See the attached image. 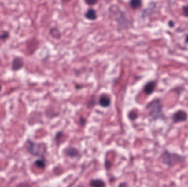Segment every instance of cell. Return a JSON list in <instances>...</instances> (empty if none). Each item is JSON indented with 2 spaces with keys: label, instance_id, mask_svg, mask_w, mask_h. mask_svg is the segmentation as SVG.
Masks as SVG:
<instances>
[{
  "label": "cell",
  "instance_id": "cell-1",
  "mask_svg": "<svg viewBox=\"0 0 188 187\" xmlns=\"http://www.w3.org/2000/svg\"><path fill=\"white\" fill-rule=\"evenodd\" d=\"M146 109L149 111V115L153 121L165 120L166 117L164 113V106L160 98H156L147 104Z\"/></svg>",
  "mask_w": 188,
  "mask_h": 187
},
{
  "label": "cell",
  "instance_id": "cell-2",
  "mask_svg": "<svg viewBox=\"0 0 188 187\" xmlns=\"http://www.w3.org/2000/svg\"><path fill=\"white\" fill-rule=\"evenodd\" d=\"M161 161L168 167H172L179 164L184 163L186 157L182 155L165 150L161 154Z\"/></svg>",
  "mask_w": 188,
  "mask_h": 187
},
{
  "label": "cell",
  "instance_id": "cell-3",
  "mask_svg": "<svg viewBox=\"0 0 188 187\" xmlns=\"http://www.w3.org/2000/svg\"><path fill=\"white\" fill-rule=\"evenodd\" d=\"M188 119V113L183 109L178 110L172 115V121L175 124L186 122Z\"/></svg>",
  "mask_w": 188,
  "mask_h": 187
},
{
  "label": "cell",
  "instance_id": "cell-4",
  "mask_svg": "<svg viewBox=\"0 0 188 187\" xmlns=\"http://www.w3.org/2000/svg\"><path fill=\"white\" fill-rule=\"evenodd\" d=\"M156 85L157 82L153 80L147 82L144 87V91L145 94L147 95H152L155 90Z\"/></svg>",
  "mask_w": 188,
  "mask_h": 187
},
{
  "label": "cell",
  "instance_id": "cell-5",
  "mask_svg": "<svg viewBox=\"0 0 188 187\" xmlns=\"http://www.w3.org/2000/svg\"><path fill=\"white\" fill-rule=\"evenodd\" d=\"M28 145L27 149L28 152L31 154L33 155H38L39 154V146L38 144L34 143L31 141H29L27 142Z\"/></svg>",
  "mask_w": 188,
  "mask_h": 187
},
{
  "label": "cell",
  "instance_id": "cell-6",
  "mask_svg": "<svg viewBox=\"0 0 188 187\" xmlns=\"http://www.w3.org/2000/svg\"><path fill=\"white\" fill-rule=\"evenodd\" d=\"M24 65L23 60L21 57H16L12 62V69L13 71H18L22 69Z\"/></svg>",
  "mask_w": 188,
  "mask_h": 187
},
{
  "label": "cell",
  "instance_id": "cell-7",
  "mask_svg": "<svg viewBox=\"0 0 188 187\" xmlns=\"http://www.w3.org/2000/svg\"><path fill=\"white\" fill-rule=\"evenodd\" d=\"M111 99L108 96L106 95H101L100 99H99V104L100 105L104 107V108H107L111 104Z\"/></svg>",
  "mask_w": 188,
  "mask_h": 187
},
{
  "label": "cell",
  "instance_id": "cell-8",
  "mask_svg": "<svg viewBox=\"0 0 188 187\" xmlns=\"http://www.w3.org/2000/svg\"><path fill=\"white\" fill-rule=\"evenodd\" d=\"M85 16L87 19L90 20H94L97 18V14L95 10L93 8H90L87 10V12L85 14Z\"/></svg>",
  "mask_w": 188,
  "mask_h": 187
},
{
  "label": "cell",
  "instance_id": "cell-9",
  "mask_svg": "<svg viewBox=\"0 0 188 187\" xmlns=\"http://www.w3.org/2000/svg\"><path fill=\"white\" fill-rule=\"evenodd\" d=\"M90 186L91 187H105V182L101 179H93L90 181Z\"/></svg>",
  "mask_w": 188,
  "mask_h": 187
},
{
  "label": "cell",
  "instance_id": "cell-10",
  "mask_svg": "<svg viewBox=\"0 0 188 187\" xmlns=\"http://www.w3.org/2000/svg\"><path fill=\"white\" fill-rule=\"evenodd\" d=\"M129 5L133 9H136L142 6V1L140 0H132L129 3Z\"/></svg>",
  "mask_w": 188,
  "mask_h": 187
},
{
  "label": "cell",
  "instance_id": "cell-11",
  "mask_svg": "<svg viewBox=\"0 0 188 187\" xmlns=\"http://www.w3.org/2000/svg\"><path fill=\"white\" fill-rule=\"evenodd\" d=\"M34 164L38 168H41V169H43L46 166V164L45 163L44 160H42V159H38V160H36L34 163Z\"/></svg>",
  "mask_w": 188,
  "mask_h": 187
},
{
  "label": "cell",
  "instance_id": "cell-12",
  "mask_svg": "<svg viewBox=\"0 0 188 187\" xmlns=\"http://www.w3.org/2000/svg\"><path fill=\"white\" fill-rule=\"evenodd\" d=\"M67 154L70 156H75L78 154V151L76 150V149L73 148H71L68 149L67 151Z\"/></svg>",
  "mask_w": 188,
  "mask_h": 187
},
{
  "label": "cell",
  "instance_id": "cell-13",
  "mask_svg": "<svg viewBox=\"0 0 188 187\" xmlns=\"http://www.w3.org/2000/svg\"><path fill=\"white\" fill-rule=\"evenodd\" d=\"M9 37V33L8 31H5L2 34H0V40H5L8 38Z\"/></svg>",
  "mask_w": 188,
  "mask_h": 187
},
{
  "label": "cell",
  "instance_id": "cell-14",
  "mask_svg": "<svg viewBox=\"0 0 188 187\" xmlns=\"http://www.w3.org/2000/svg\"><path fill=\"white\" fill-rule=\"evenodd\" d=\"M182 12L184 16L188 18V5H183L182 7Z\"/></svg>",
  "mask_w": 188,
  "mask_h": 187
},
{
  "label": "cell",
  "instance_id": "cell-15",
  "mask_svg": "<svg viewBox=\"0 0 188 187\" xmlns=\"http://www.w3.org/2000/svg\"><path fill=\"white\" fill-rule=\"evenodd\" d=\"M137 117H138V115L134 111H131L129 114V117L131 120H135L137 118Z\"/></svg>",
  "mask_w": 188,
  "mask_h": 187
},
{
  "label": "cell",
  "instance_id": "cell-16",
  "mask_svg": "<svg viewBox=\"0 0 188 187\" xmlns=\"http://www.w3.org/2000/svg\"><path fill=\"white\" fill-rule=\"evenodd\" d=\"M85 3L87 4L88 5H95L96 3H98L97 1H91V0H89V1H85Z\"/></svg>",
  "mask_w": 188,
  "mask_h": 187
},
{
  "label": "cell",
  "instance_id": "cell-17",
  "mask_svg": "<svg viewBox=\"0 0 188 187\" xmlns=\"http://www.w3.org/2000/svg\"><path fill=\"white\" fill-rule=\"evenodd\" d=\"M168 27H171V28L175 27V22L173 20H170L168 22Z\"/></svg>",
  "mask_w": 188,
  "mask_h": 187
},
{
  "label": "cell",
  "instance_id": "cell-18",
  "mask_svg": "<svg viewBox=\"0 0 188 187\" xmlns=\"http://www.w3.org/2000/svg\"><path fill=\"white\" fill-rule=\"evenodd\" d=\"M118 187H127V185L125 182H123V183H121L120 184Z\"/></svg>",
  "mask_w": 188,
  "mask_h": 187
},
{
  "label": "cell",
  "instance_id": "cell-19",
  "mask_svg": "<svg viewBox=\"0 0 188 187\" xmlns=\"http://www.w3.org/2000/svg\"><path fill=\"white\" fill-rule=\"evenodd\" d=\"M184 40H185V42H186V44L188 43V34H186V36H185V39H184Z\"/></svg>",
  "mask_w": 188,
  "mask_h": 187
},
{
  "label": "cell",
  "instance_id": "cell-20",
  "mask_svg": "<svg viewBox=\"0 0 188 187\" xmlns=\"http://www.w3.org/2000/svg\"><path fill=\"white\" fill-rule=\"evenodd\" d=\"M1 90H2V86H1V85H0V92H1Z\"/></svg>",
  "mask_w": 188,
  "mask_h": 187
}]
</instances>
